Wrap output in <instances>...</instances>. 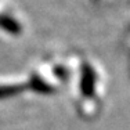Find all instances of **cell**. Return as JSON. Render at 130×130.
<instances>
[{"mask_svg": "<svg viewBox=\"0 0 130 130\" xmlns=\"http://www.w3.org/2000/svg\"><path fill=\"white\" fill-rule=\"evenodd\" d=\"M24 86L22 85H8V86H0V98H4V97H10V95H14L17 93L22 91L24 90Z\"/></svg>", "mask_w": 130, "mask_h": 130, "instance_id": "obj_4", "label": "cell"}, {"mask_svg": "<svg viewBox=\"0 0 130 130\" xmlns=\"http://www.w3.org/2000/svg\"><path fill=\"white\" fill-rule=\"evenodd\" d=\"M0 28L7 30L11 35H18L21 32V25L8 15H0Z\"/></svg>", "mask_w": 130, "mask_h": 130, "instance_id": "obj_2", "label": "cell"}, {"mask_svg": "<svg viewBox=\"0 0 130 130\" xmlns=\"http://www.w3.org/2000/svg\"><path fill=\"white\" fill-rule=\"evenodd\" d=\"M95 87V72L91 65L83 64L82 67V80H80V91L85 97H93Z\"/></svg>", "mask_w": 130, "mask_h": 130, "instance_id": "obj_1", "label": "cell"}, {"mask_svg": "<svg viewBox=\"0 0 130 130\" xmlns=\"http://www.w3.org/2000/svg\"><path fill=\"white\" fill-rule=\"evenodd\" d=\"M28 87L35 90V91H38V93H43V94H48V93L54 91V89H53L48 83H46L44 80H42L39 76H32V79L28 83Z\"/></svg>", "mask_w": 130, "mask_h": 130, "instance_id": "obj_3", "label": "cell"}]
</instances>
